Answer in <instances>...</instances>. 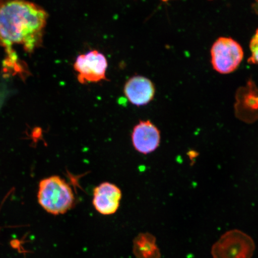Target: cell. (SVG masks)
Masks as SVG:
<instances>
[{"label":"cell","instance_id":"1","mask_svg":"<svg viewBox=\"0 0 258 258\" xmlns=\"http://www.w3.org/2000/svg\"><path fill=\"white\" fill-rule=\"evenodd\" d=\"M48 15L40 6L25 0L0 4V46L21 45L32 53L41 46Z\"/></svg>","mask_w":258,"mask_h":258},{"label":"cell","instance_id":"2","mask_svg":"<svg viewBox=\"0 0 258 258\" xmlns=\"http://www.w3.org/2000/svg\"><path fill=\"white\" fill-rule=\"evenodd\" d=\"M37 198L44 211L55 216L66 214L76 202L72 187L59 176H51L41 180Z\"/></svg>","mask_w":258,"mask_h":258},{"label":"cell","instance_id":"3","mask_svg":"<svg viewBox=\"0 0 258 258\" xmlns=\"http://www.w3.org/2000/svg\"><path fill=\"white\" fill-rule=\"evenodd\" d=\"M256 246L249 235L239 230L226 232L213 245V258H251Z\"/></svg>","mask_w":258,"mask_h":258},{"label":"cell","instance_id":"4","mask_svg":"<svg viewBox=\"0 0 258 258\" xmlns=\"http://www.w3.org/2000/svg\"><path fill=\"white\" fill-rule=\"evenodd\" d=\"M243 48L231 38H218L211 48L213 67L221 74L234 72L243 60Z\"/></svg>","mask_w":258,"mask_h":258},{"label":"cell","instance_id":"5","mask_svg":"<svg viewBox=\"0 0 258 258\" xmlns=\"http://www.w3.org/2000/svg\"><path fill=\"white\" fill-rule=\"evenodd\" d=\"M108 67L106 56L96 50L80 54L73 66L74 70L77 73V80L82 85L108 80L106 78Z\"/></svg>","mask_w":258,"mask_h":258},{"label":"cell","instance_id":"6","mask_svg":"<svg viewBox=\"0 0 258 258\" xmlns=\"http://www.w3.org/2000/svg\"><path fill=\"white\" fill-rule=\"evenodd\" d=\"M122 192L120 188L110 182H105L93 189V205L99 214L112 215L120 206Z\"/></svg>","mask_w":258,"mask_h":258},{"label":"cell","instance_id":"7","mask_svg":"<svg viewBox=\"0 0 258 258\" xmlns=\"http://www.w3.org/2000/svg\"><path fill=\"white\" fill-rule=\"evenodd\" d=\"M131 138L135 150L141 154H149L159 147L160 131L151 121L141 120L134 127Z\"/></svg>","mask_w":258,"mask_h":258},{"label":"cell","instance_id":"8","mask_svg":"<svg viewBox=\"0 0 258 258\" xmlns=\"http://www.w3.org/2000/svg\"><path fill=\"white\" fill-rule=\"evenodd\" d=\"M156 93L154 84L143 76L131 77L125 83L124 94L132 105H146L152 101Z\"/></svg>","mask_w":258,"mask_h":258},{"label":"cell","instance_id":"9","mask_svg":"<svg viewBox=\"0 0 258 258\" xmlns=\"http://www.w3.org/2000/svg\"><path fill=\"white\" fill-rule=\"evenodd\" d=\"M134 254L137 258H161L156 238L149 233L139 234L134 240Z\"/></svg>","mask_w":258,"mask_h":258},{"label":"cell","instance_id":"10","mask_svg":"<svg viewBox=\"0 0 258 258\" xmlns=\"http://www.w3.org/2000/svg\"><path fill=\"white\" fill-rule=\"evenodd\" d=\"M250 48L251 56L249 60V62L258 63V29L250 41Z\"/></svg>","mask_w":258,"mask_h":258}]
</instances>
